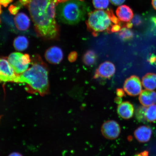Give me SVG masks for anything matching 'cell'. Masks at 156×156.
<instances>
[{"instance_id": "obj_7", "label": "cell", "mask_w": 156, "mask_h": 156, "mask_svg": "<svg viewBox=\"0 0 156 156\" xmlns=\"http://www.w3.org/2000/svg\"><path fill=\"white\" fill-rule=\"evenodd\" d=\"M101 133L106 139L113 140L119 136L120 126L115 121L109 120L105 122L101 127Z\"/></svg>"}, {"instance_id": "obj_20", "label": "cell", "mask_w": 156, "mask_h": 156, "mask_svg": "<svg viewBox=\"0 0 156 156\" xmlns=\"http://www.w3.org/2000/svg\"><path fill=\"white\" fill-rule=\"evenodd\" d=\"M119 36V37L122 41H128L133 38L134 34L130 29L124 27L121 29Z\"/></svg>"}, {"instance_id": "obj_30", "label": "cell", "mask_w": 156, "mask_h": 156, "mask_svg": "<svg viewBox=\"0 0 156 156\" xmlns=\"http://www.w3.org/2000/svg\"><path fill=\"white\" fill-rule=\"evenodd\" d=\"M150 63L151 64L154 63L156 62V58L154 56H151L150 58L149 61Z\"/></svg>"}, {"instance_id": "obj_2", "label": "cell", "mask_w": 156, "mask_h": 156, "mask_svg": "<svg viewBox=\"0 0 156 156\" xmlns=\"http://www.w3.org/2000/svg\"><path fill=\"white\" fill-rule=\"evenodd\" d=\"M36 59L37 61L34 60L32 67L19 74L14 83H26L32 93L44 95L49 91L48 70L41 58H37Z\"/></svg>"}, {"instance_id": "obj_5", "label": "cell", "mask_w": 156, "mask_h": 156, "mask_svg": "<svg viewBox=\"0 0 156 156\" xmlns=\"http://www.w3.org/2000/svg\"><path fill=\"white\" fill-rule=\"evenodd\" d=\"M8 61L16 73L19 75L28 69L31 60L28 54L16 52L9 55Z\"/></svg>"}, {"instance_id": "obj_1", "label": "cell", "mask_w": 156, "mask_h": 156, "mask_svg": "<svg viewBox=\"0 0 156 156\" xmlns=\"http://www.w3.org/2000/svg\"><path fill=\"white\" fill-rule=\"evenodd\" d=\"M58 0H20L28 9L37 34L46 40L58 38L59 29L55 20Z\"/></svg>"}, {"instance_id": "obj_21", "label": "cell", "mask_w": 156, "mask_h": 156, "mask_svg": "<svg viewBox=\"0 0 156 156\" xmlns=\"http://www.w3.org/2000/svg\"><path fill=\"white\" fill-rule=\"evenodd\" d=\"M94 6L98 9H106L109 4V0H93Z\"/></svg>"}, {"instance_id": "obj_23", "label": "cell", "mask_w": 156, "mask_h": 156, "mask_svg": "<svg viewBox=\"0 0 156 156\" xmlns=\"http://www.w3.org/2000/svg\"><path fill=\"white\" fill-rule=\"evenodd\" d=\"M122 28L120 24H115L113 25L110 29L109 34L112 33L118 32H120Z\"/></svg>"}, {"instance_id": "obj_3", "label": "cell", "mask_w": 156, "mask_h": 156, "mask_svg": "<svg viewBox=\"0 0 156 156\" xmlns=\"http://www.w3.org/2000/svg\"><path fill=\"white\" fill-rule=\"evenodd\" d=\"M87 11V5L83 1L69 0L58 4L56 15L62 23L75 25L85 19Z\"/></svg>"}, {"instance_id": "obj_19", "label": "cell", "mask_w": 156, "mask_h": 156, "mask_svg": "<svg viewBox=\"0 0 156 156\" xmlns=\"http://www.w3.org/2000/svg\"><path fill=\"white\" fill-rule=\"evenodd\" d=\"M29 41L26 37L19 36L15 39L13 46L16 50L19 51H23L28 48Z\"/></svg>"}, {"instance_id": "obj_4", "label": "cell", "mask_w": 156, "mask_h": 156, "mask_svg": "<svg viewBox=\"0 0 156 156\" xmlns=\"http://www.w3.org/2000/svg\"><path fill=\"white\" fill-rule=\"evenodd\" d=\"M88 18L86 21L87 30L96 37L99 32L107 31L109 34L112 26V21L110 15V9L105 11L98 10L88 13Z\"/></svg>"}, {"instance_id": "obj_31", "label": "cell", "mask_w": 156, "mask_h": 156, "mask_svg": "<svg viewBox=\"0 0 156 156\" xmlns=\"http://www.w3.org/2000/svg\"><path fill=\"white\" fill-rule=\"evenodd\" d=\"M133 26V24L131 22L128 23L124 27H126V28L128 29H130L132 28Z\"/></svg>"}, {"instance_id": "obj_34", "label": "cell", "mask_w": 156, "mask_h": 156, "mask_svg": "<svg viewBox=\"0 0 156 156\" xmlns=\"http://www.w3.org/2000/svg\"><path fill=\"white\" fill-rule=\"evenodd\" d=\"M122 99L120 97H118L116 98L115 99L116 102L117 103H119V104L122 103Z\"/></svg>"}, {"instance_id": "obj_24", "label": "cell", "mask_w": 156, "mask_h": 156, "mask_svg": "<svg viewBox=\"0 0 156 156\" xmlns=\"http://www.w3.org/2000/svg\"><path fill=\"white\" fill-rule=\"evenodd\" d=\"M131 22L133 24L135 25V26H138V25H139L141 24V21L139 16L136 15L132 19Z\"/></svg>"}, {"instance_id": "obj_8", "label": "cell", "mask_w": 156, "mask_h": 156, "mask_svg": "<svg viewBox=\"0 0 156 156\" xmlns=\"http://www.w3.org/2000/svg\"><path fill=\"white\" fill-rule=\"evenodd\" d=\"M124 89L127 94L134 97L140 95L142 91V86L139 77L133 75L127 79L124 84Z\"/></svg>"}, {"instance_id": "obj_14", "label": "cell", "mask_w": 156, "mask_h": 156, "mask_svg": "<svg viewBox=\"0 0 156 156\" xmlns=\"http://www.w3.org/2000/svg\"><path fill=\"white\" fill-rule=\"evenodd\" d=\"M116 12L118 18L120 20L124 22H129L133 18V12L129 7L126 5H122L119 7Z\"/></svg>"}, {"instance_id": "obj_32", "label": "cell", "mask_w": 156, "mask_h": 156, "mask_svg": "<svg viewBox=\"0 0 156 156\" xmlns=\"http://www.w3.org/2000/svg\"><path fill=\"white\" fill-rule=\"evenodd\" d=\"M9 156H23L21 154H20L18 153H16V152H15V153H13L10 154Z\"/></svg>"}, {"instance_id": "obj_16", "label": "cell", "mask_w": 156, "mask_h": 156, "mask_svg": "<svg viewBox=\"0 0 156 156\" xmlns=\"http://www.w3.org/2000/svg\"><path fill=\"white\" fill-rule=\"evenodd\" d=\"M142 83L146 89L153 90L156 89V74L149 73L142 78Z\"/></svg>"}, {"instance_id": "obj_12", "label": "cell", "mask_w": 156, "mask_h": 156, "mask_svg": "<svg viewBox=\"0 0 156 156\" xmlns=\"http://www.w3.org/2000/svg\"><path fill=\"white\" fill-rule=\"evenodd\" d=\"M152 131L151 128L142 126L136 128L134 133V137L138 142L145 143L149 141L151 138Z\"/></svg>"}, {"instance_id": "obj_29", "label": "cell", "mask_w": 156, "mask_h": 156, "mask_svg": "<svg viewBox=\"0 0 156 156\" xmlns=\"http://www.w3.org/2000/svg\"><path fill=\"white\" fill-rule=\"evenodd\" d=\"M134 156H149V152L147 151H144L141 153L136 154Z\"/></svg>"}, {"instance_id": "obj_22", "label": "cell", "mask_w": 156, "mask_h": 156, "mask_svg": "<svg viewBox=\"0 0 156 156\" xmlns=\"http://www.w3.org/2000/svg\"><path fill=\"white\" fill-rule=\"evenodd\" d=\"M21 5L18 4V5H11L9 7V11L11 14L13 15H16L17 14L19 9L21 8Z\"/></svg>"}, {"instance_id": "obj_26", "label": "cell", "mask_w": 156, "mask_h": 156, "mask_svg": "<svg viewBox=\"0 0 156 156\" xmlns=\"http://www.w3.org/2000/svg\"><path fill=\"white\" fill-rule=\"evenodd\" d=\"M116 94L117 96L119 97H122L125 96V93L124 90L122 88H118L116 89Z\"/></svg>"}, {"instance_id": "obj_27", "label": "cell", "mask_w": 156, "mask_h": 156, "mask_svg": "<svg viewBox=\"0 0 156 156\" xmlns=\"http://www.w3.org/2000/svg\"><path fill=\"white\" fill-rule=\"evenodd\" d=\"M126 0H110L111 3L115 5H119L124 2Z\"/></svg>"}, {"instance_id": "obj_28", "label": "cell", "mask_w": 156, "mask_h": 156, "mask_svg": "<svg viewBox=\"0 0 156 156\" xmlns=\"http://www.w3.org/2000/svg\"><path fill=\"white\" fill-rule=\"evenodd\" d=\"M13 1V0H0V3L1 5H3L4 7H6Z\"/></svg>"}, {"instance_id": "obj_9", "label": "cell", "mask_w": 156, "mask_h": 156, "mask_svg": "<svg viewBox=\"0 0 156 156\" xmlns=\"http://www.w3.org/2000/svg\"><path fill=\"white\" fill-rule=\"evenodd\" d=\"M116 68L114 64L109 61L103 62L100 64L95 71L93 78L98 79L99 77L109 79L115 73Z\"/></svg>"}, {"instance_id": "obj_13", "label": "cell", "mask_w": 156, "mask_h": 156, "mask_svg": "<svg viewBox=\"0 0 156 156\" xmlns=\"http://www.w3.org/2000/svg\"><path fill=\"white\" fill-rule=\"evenodd\" d=\"M140 102L142 106L148 107L156 103V92L153 90H145L140 94Z\"/></svg>"}, {"instance_id": "obj_25", "label": "cell", "mask_w": 156, "mask_h": 156, "mask_svg": "<svg viewBox=\"0 0 156 156\" xmlns=\"http://www.w3.org/2000/svg\"><path fill=\"white\" fill-rule=\"evenodd\" d=\"M77 58V54L76 52H73L70 53L68 56V59L70 62H73L76 61Z\"/></svg>"}, {"instance_id": "obj_33", "label": "cell", "mask_w": 156, "mask_h": 156, "mask_svg": "<svg viewBox=\"0 0 156 156\" xmlns=\"http://www.w3.org/2000/svg\"><path fill=\"white\" fill-rule=\"evenodd\" d=\"M151 4L153 8L156 10V0H152Z\"/></svg>"}, {"instance_id": "obj_6", "label": "cell", "mask_w": 156, "mask_h": 156, "mask_svg": "<svg viewBox=\"0 0 156 156\" xmlns=\"http://www.w3.org/2000/svg\"><path fill=\"white\" fill-rule=\"evenodd\" d=\"M19 74L16 73L8 60L1 58L0 60V80L3 82H14Z\"/></svg>"}, {"instance_id": "obj_18", "label": "cell", "mask_w": 156, "mask_h": 156, "mask_svg": "<svg viewBox=\"0 0 156 156\" xmlns=\"http://www.w3.org/2000/svg\"><path fill=\"white\" fill-rule=\"evenodd\" d=\"M97 58V55L94 51L89 50L84 54L83 61L84 64L87 66H91L96 63Z\"/></svg>"}, {"instance_id": "obj_17", "label": "cell", "mask_w": 156, "mask_h": 156, "mask_svg": "<svg viewBox=\"0 0 156 156\" xmlns=\"http://www.w3.org/2000/svg\"><path fill=\"white\" fill-rule=\"evenodd\" d=\"M145 122H153L156 121V105L145 107L144 112Z\"/></svg>"}, {"instance_id": "obj_10", "label": "cell", "mask_w": 156, "mask_h": 156, "mask_svg": "<svg viewBox=\"0 0 156 156\" xmlns=\"http://www.w3.org/2000/svg\"><path fill=\"white\" fill-rule=\"evenodd\" d=\"M45 57L49 63L53 64L59 63L63 58V52L57 46L51 47L46 51Z\"/></svg>"}, {"instance_id": "obj_11", "label": "cell", "mask_w": 156, "mask_h": 156, "mask_svg": "<svg viewBox=\"0 0 156 156\" xmlns=\"http://www.w3.org/2000/svg\"><path fill=\"white\" fill-rule=\"evenodd\" d=\"M117 112L121 118L124 119H129L133 115V106L128 101L122 102L118 105Z\"/></svg>"}, {"instance_id": "obj_15", "label": "cell", "mask_w": 156, "mask_h": 156, "mask_svg": "<svg viewBox=\"0 0 156 156\" xmlns=\"http://www.w3.org/2000/svg\"><path fill=\"white\" fill-rule=\"evenodd\" d=\"M14 21L16 28L21 31L26 30L30 27V19L24 13H19L16 15Z\"/></svg>"}, {"instance_id": "obj_35", "label": "cell", "mask_w": 156, "mask_h": 156, "mask_svg": "<svg viewBox=\"0 0 156 156\" xmlns=\"http://www.w3.org/2000/svg\"><path fill=\"white\" fill-rule=\"evenodd\" d=\"M68 1H69V0H58V3L64 2H65ZM80 1H83V0H80Z\"/></svg>"}]
</instances>
